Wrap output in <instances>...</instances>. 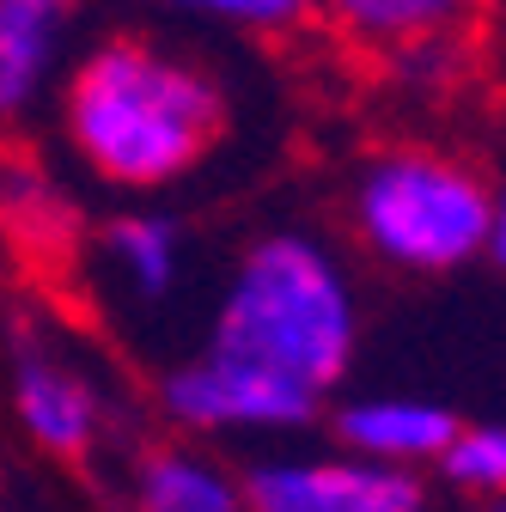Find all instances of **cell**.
<instances>
[{
	"label": "cell",
	"mask_w": 506,
	"mask_h": 512,
	"mask_svg": "<svg viewBox=\"0 0 506 512\" xmlns=\"http://www.w3.org/2000/svg\"><path fill=\"white\" fill-rule=\"evenodd\" d=\"M55 147L116 202H159L196 177L232 128V98L202 55L153 31H98L49 98Z\"/></svg>",
	"instance_id": "cell-1"
},
{
	"label": "cell",
	"mask_w": 506,
	"mask_h": 512,
	"mask_svg": "<svg viewBox=\"0 0 506 512\" xmlns=\"http://www.w3.org/2000/svg\"><path fill=\"white\" fill-rule=\"evenodd\" d=\"M360 330L366 317L348 256L311 226H269L238 244L208 305L202 348L257 366L330 409L360 360Z\"/></svg>",
	"instance_id": "cell-2"
},
{
	"label": "cell",
	"mask_w": 506,
	"mask_h": 512,
	"mask_svg": "<svg viewBox=\"0 0 506 512\" xmlns=\"http://www.w3.org/2000/svg\"><path fill=\"white\" fill-rule=\"evenodd\" d=\"M342 220L372 269L446 281L488 263L494 177L446 141H385L348 171Z\"/></svg>",
	"instance_id": "cell-3"
},
{
	"label": "cell",
	"mask_w": 506,
	"mask_h": 512,
	"mask_svg": "<svg viewBox=\"0 0 506 512\" xmlns=\"http://www.w3.org/2000/svg\"><path fill=\"white\" fill-rule=\"evenodd\" d=\"M7 421L37 458L86 470L116 439V403L92 360L43 324L13 330L7 342Z\"/></svg>",
	"instance_id": "cell-4"
},
{
	"label": "cell",
	"mask_w": 506,
	"mask_h": 512,
	"mask_svg": "<svg viewBox=\"0 0 506 512\" xmlns=\"http://www.w3.org/2000/svg\"><path fill=\"white\" fill-rule=\"evenodd\" d=\"M153 409H159L165 433L202 439V445H257V452L324 427L318 397H305L244 360H226L214 348L171 360L153 384Z\"/></svg>",
	"instance_id": "cell-5"
},
{
	"label": "cell",
	"mask_w": 506,
	"mask_h": 512,
	"mask_svg": "<svg viewBox=\"0 0 506 512\" xmlns=\"http://www.w3.org/2000/svg\"><path fill=\"white\" fill-rule=\"evenodd\" d=\"M244 494L250 512H433V482L415 470L366 464L342 445H263L250 452Z\"/></svg>",
	"instance_id": "cell-6"
},
{
	"label": "cell",
	"mask_w": 506,
	"mask_h": 512,
	"mask_svg": "<svg viewBox=\"0 0 506 512\" xmlns=\"http://www.w3.org/2000/svg\"><path fill=\"white\" fill-rule=\"evenodd\" d=\"M324 427H330V445H342L366 464L433 476L439 458L452 452L464 415L427 391H354V397H330Z\"/></svg>",
	"instance_id": "cell-7"
},
{
	"label": "cell",
	"mask_w": 506,
	"mask_h": 512,
	"mask_svg": "<svg viewBox=\"0 0 506 512\" xmlns=\"http://www.w3.org/2000/svg\"><path fill=\"white\" fill-rule=\"evenodd\" d=\"M86 250H92L98 287L129 311L171 305L183 275H189V232L159 202H122L116 214H104L92 226Z\"/></svg>",
	"instance_id": "cell-8"
},
{
	"label": "cell",
	"mask_w": 506,
	"mask_h": 512,
	"mask_svg": "<svg viewBox=\"0 0 506 512\" xmlns=\"http://www.w3.org/2000/svg\"><path fill=\"white\" fill-rule=\"evenodd\" d=\"M86 13L92 0H0V128H25L49 110L86 43Z\"/></svg>",
	"instance_id": "cell-9"
},
{
	"label": "cell",
	"mask_w": 506,
	"mask_h": 512,
	"mask_svg": "<svg viewBox=\"0 0 506 512\" xmlns=\"http://www.w3.org/2000/svg\"><path fill=\"white\" fill-rule=\"evenodd\" d=\"M122 512H250V494L220 445L159 433L122 464Z\"/></svg>",
	"instance_id": "cell-10"
},
{
	"label": "cell",
	"mask_w": 506,
	"mask_h": 512,
	"mask_svg": "<svg viewBox=\"0 0 506 512\" xmlns=\"http://www.w3.org/2000/svg\"><path fill=\"white\" fill-rule=\"evenodd\" d=\"M318 25L342 49L385 68L433 43H464L476 25V0H318Z\"/></svg>",
	"instance_id": "cell-11"
},
{
	"label": "cell",
	"mask_w": 506,
	"mask_h": 512,
	"mask_svg": "<svg viewBox=\"0 0 506 512\" xmlns=\"http://www.w3.org/2000/svg\"><path fill=\"white\" fill-rule=\"evenodd\" d=\"M0 232L25 250H68L80 238L68 183L37 159H0Z\"/></svg>",
	"instance_id": "cell-12"
},
{
	"label": "cell",
	"mask_w": 506,
	"mask_h": 512,
	"mask_svg": "<svg viewBox=\"0 0 506 512\" xmlns=\"http://www.w3.org/2000/svg\"><path fill=\"white\" fill-rule=\"evenodd\" d=\"M458 500H506V415L494 421H464L452 452L433 470Z\"/></svg>",
	"instance_id": "cell-13"
},
{
	"label": "cell",
	"mask_w": 506,
	"mask_h": 512,
	"mask_svg": "<svg viewBox=\"0 0 506 512\" xmlns=\"http://www.w3.org/2000/svg\"><path fill=\"white\" fill-rule=\"evenodd\" d=\"M147 7L202 19L220 31H244V37H299L305 25H318V0H147Z\"/></svg>",
	"instance_id": "cell-14"
},
{
	"label": "cell",
	"mask_w": 506,
	"mask_h": 512,
	"mask_svg": "<svg viewBox=\"0 0 506 512\" xmlns=\"http://www.w3.org/2000/svg\"><path fill=\"white\" fill-rule=\"evenodd\" d=\"M488 263L506 275V183H494V226H488Z\"/></svg>",
	"instance_id": "cell-15"
},
{
	"label": "cell",
	"mask_w": 506,
	"mask_h": 512,
	"mask_svg": "<svg viewBox=\"0 0 506 512\" xmlns=\"http://www.w3.org/2000/svg\"><path fill=\"white\" fill-rule=\"evenodd\" d=\"M464 512H506V500H464Z\"/></svg>",
	"instance_id": "cell-16"
}]
</instances>
